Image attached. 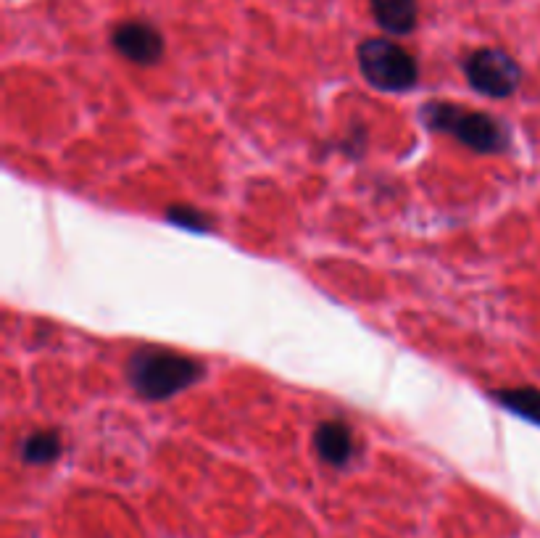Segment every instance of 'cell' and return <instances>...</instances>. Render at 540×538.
<instances>
[{"mask_svg":"<svg viewBox=\"0 0 540 538\" xmlns=\"http://www.w3.org/2000/svg\"><path fill=\"white\" fill-rule=\"evenodd\" d=\"M364 80L382 93H404L419 80V66L406 48L385 37H369L356 51Z\"/></svg>","mask_w":540,"mask_h":538,"instance_id":"3957f363","label":"cell"},{"mask_svg":"<svg viewBox=\"0 0 540 538\" xmlns=\"http://www.w3.org/2000/svg\"><path fill=\"white\" fill-rule=\"evenodd\" d=\"M427 127L446 132L477 153H501L509 148V130L485 111H472L446 101H432L422 109Z\"/></svg>","mask_w":540,"mask_h":538,"instance_id":"7a4b0ae2","label":"cell"},{"mask_svg":"<svg viewBox=\"0 0 540 538\" xmlns=\"http://www.w3.org/2000/svg\"><path fill=\"white\" fill-rule=\"evenodd\" d=\"M498 404H504L509 412L519 415L522 420H530L540 425V391L538 388L522 386V388H504L496 391Z\"/></svg>","mask_w":540,"mask_h":538,"instance_id":"9c48e42d","label":"cell"},{"mask_svg":"<svg viewBox=\"0 0 540 538\" xmlns=\"http://www.w3.org/2000/svg\"><path fill=\"white\" fill-rule=\"evenodd\" d=\"M127 378L143 399L164 401L198 383L203 378V364L180 351L148 346L130 357Z\"/></svg>","mask_w":540,"mask_h":538,"instance_id":"6da1fadb","label":"cell"},{"mask_svg":"<svg viewBox=\"0 0 540 538\" xmlns=\"http://www.w3.org/2000/svg\"><path fill=\"white\" fill-rule=\"evenodd\" d=\"M314 446H317L319 457L327 462V465L343 467L351 462L353 451V430L348 428L343 420H327L322 422L314 433Z\"/></svg>","mask_w":540,"mask_h":538,"instance_id":"8992f818","label":"cell"},{"mask_svg":"<svg viewBox=\"0 0 540 538\" xmlns=\"http://www.w3.org/2000/svg\"><path fill=\"white\" fill-rule=\"evenodd\" d=\"M166 219H172L174 225L182 227V230H193V233H209L211 230V219L195 206H172V209H166Z\"/></svg>","mask_w":540,"mask_h":538,"instance_id":"30bf717a","label":"cell"},{"mask_svg":"<svg viewBox=\"0 0 540 538\" xmlns=\"http://www.w3.org/2000/svg\"><path fill=\"white\" fill-rule=\"evenodd\" d=\"M464 74L477 93L488 98H509L522 85V66L501 48H480L464 61Z\"/></svg>","mask_w":540,"mask_h":538,"instance_id":"277c9868","label":"cell"},{"mask_svg":"<svg viewBox=\"0 0 540 538\" xmlns=\"http://www.w3.org/2000/svg\"><path fill=\"white\" fill-rule=\"evenodd\" d=\"M61 436L56 430H35L22 441V459L27 465H51L61 457Z\"/></svg>","mask_w":540,"mask_h":538,"instance_id":"ba28073f","label":"cell"},{"mask_svg":"<svg viewBox=\"0 0 540 538\" xmlns=\"http://www.w3.org/2000/svg\"><path fill=\"white\" fill-rule=\"evenodd\" d=\"M111 43L132 64L151 66L164 56V37L148 22H122L111 35Z\"/></svg>","mask_w":540,"mask_h":538,"instance_id":"5b68a950","label":"cell"},{"mask_svg":"<svg viewBox=\"0 0 540 538\" xmlns=\"http://www.w3.org/2000/svg\"><path fill=\"white\" fill-rule=\"evenodd\" d=\"M375 22L390 35H409L417 27V0H369Z\"/></svg>","mask_w":540,"mask_h":538,"instance_id":"52a82bcc","label":"cell"}]
</instances>
